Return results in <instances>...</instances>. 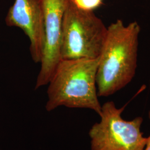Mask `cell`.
<instances>
[{"label":"cell","instance_id":"2","mask_svg":"<svg viewBox=\"0 0 150 150\" xmlns=\"http://www.w3.org/2000/svg\"><path fill=\"white\" fill-rule=\"evenodd\" d=\"M98 57L60 60L48 84L47 111L65 106L90 109L100 115L102 106L96 86Z\"/></svg>","mask_w":150,"mask_h":150},{"label":"cell","instance_id":"5","mask_svg":"<svg viewBox=\"0 0 150 150\" xmlns=\"http://www.w3.org/2000/svg\"><path fill=\"white\" fill-rule=\"evenodd\" d=\"M68 1L42 0L45 41L35 89L48 85L61 59L60 45L62 27Z\"/></svg>","mask_w":150,"mask_h":150},{"label":"cell","instance_id":"4","mask_svg":"<svg viewBox=\"0 0 150 150\" xmlns=\"http://www.w3.org/2000/svg\"><path fill=\"white\" fill-rule=\"evenodd\" d=\"M125 108H117L112 101L102 105L100 121L89 131L91 150H144L147 138L141 131L143 118L125 120L121 117Z\"/></svg>","mask_w":150,"mask_h":150},{"label":"cell","instance_id":"7","mask_svg":"<svg viewBox=\"0 0 150 150\" xmlns=\"http://www.w3.org/2000/svg\"><path fill=\"white\" fill-rule=\"evenodd\" d=\"M77 7L86 11H93L103 4V0H71Z\"/></svg>","mask_w":150,"mask_h":150},{"label":"cell","instance_id":"1","mask_svg":"<svg viewBox=\"0 0 150 150\" xmlns=\"http://www.w3.org/2000/svg\"><path fill=\"white\" fill-rule=\"evenodd\" d=\"M140 31L137 21L125 25L117 20L107 27L97 70L98 96H111L133 80L137 67Z\"/></svg>","mask_w":150,"mask_h":150},{"label":"cell","instance_id":"6","mask_svg":"<svg viewBox=\"0 0 150 150\" xmlns=\"http://www.w3.org/2000/svg\"><path fill=\"white\" fill-rule=\"evenodd\" d=\"M10 27L21 28L30 41L32 60L40 63L45 46V27L42 0H15L5 18Z\"/></svg>","mask_w":150,"mask_h":150},{"label":"cell","instance_id":"3","mask_svg":"<svg viewBox=\"0 0 150 150\" xmlns=\"http://www.w3.org/2000/svg\"><path fill=\"white\" fill-rule=\"evenodd\" d=\"M107 33V27L93 11L81 10L69 0L62 22L61 59L98 58Z\"/></svg>","mask_w":150,"mask_h":150},{"label":"cell","instance_id":"8","mask_svg":"<svg viewBox=\"0 0 150 150\" xmlns=\"http://www.w3.org/2000/svg\"><path fill=\"white\" fill-rule=\"evenodd\" d=\"M149 117L150 120V110L149 112ZM144 150H150V135L148 138H147L146 145Z\"/></svg>","mask_w":150,"mask_h":150}]
</instances>
